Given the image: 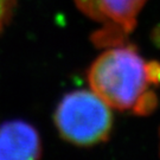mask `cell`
<instances>
[{
	"label": "cell",
	"mask_w": 160,
	"mask_h": 160,
	"mask_svg": "<svg viewBox=\"0 0 160 160\" xmlns=\"http://www.w3.org/2000/svg\"><path fill=\"white\" fill-rule=\"evenodd\" d=\"M88 81L92 92L110 108L149 114L158 103L149 88L160 83V64L148 63L135 48L119 44L92 62Z\"/></svg>",
	"instance_id": "1"
},
{
	"label": "cell",
	"mask_w": 160,
	"mask_h": 160,
	"mask_svg": "<svg viewBox=\"0 0 160 160\" xmlns=\"http://www.w3.org/2000/svg\"><path fill=\"white\" fill-rule=\"evenodd\" d=\"M53 119L64 140L80 146L106 141L113 123L110 107L92 90L67 94L57 106Z\"/></svg>",
	"instance_id": "2"
},
{
	"label": "cell",
	"mask_w": 160,
	"mask_h": 160,
	"mask_svg": "<svg viewBox=\"0 0 160 160\" xmlns=\"http://www.w3.org/2000/svg\"><path fill=\"white\" fill-rule=\"evenodd\" d=\"M147 0H74L84 16L100 24L94 39L103 46L122 44L137 25V19Z\"/></svg>",
	"instance_id": "3"
},
{
	"label": "cell",
	"mask_w": 160,
	"mask_h": 160,
	"mask_svg": "<svg viewBox=\"0 0 160 160\" xmlns=\"http://www.w3.org/2000/svg\"><path fill=\"white\" fill-rule=\"evenodd\" d=\"M40 153V138L30 123L8 121L0 126V160H33Z\"/></svg>",
	"instance_id": "4"
},
{
	"label": "cell",
	"mask_w": 160,
	"mask_h": 160,
	"mask_svg": "<svg viewBox=\"0 0 160 160\" xmlns=\"http://www.w3.org/2000/svg\"><path fill=\"white\" fill-rule=\"evenodd\" d=\"M16 0H0V31L10 20L14 8Z\"/></svg>",
	"instance_id": "5"
},
{
	"label": "cell",
	"mask_w": 160,
	"mask_h": 160,
	"mask_svg": "<svg viewBox=\"0 0 160 160\" xmlns=\"http://www.w3.org/2000/svg\"><path fill=\"white\" fill-rule=\"evenodd\" d=\"M159 139H160V132H159ZM159 148H160V145H159Z\"/></svg>",
	"instance_id": "6"
}]
</instances>
